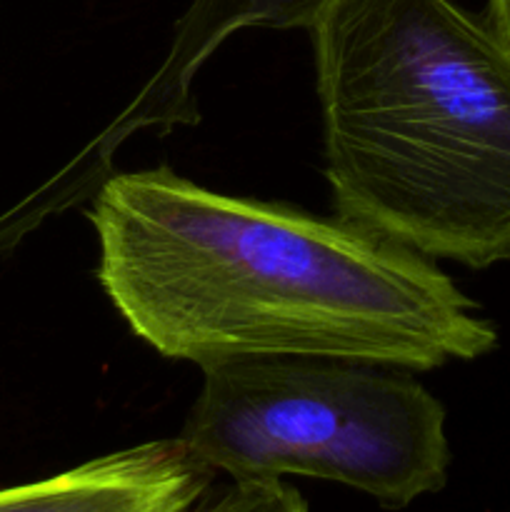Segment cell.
<instances>
[{
    "mask_svg": "<svg viewBox=\"0 0 510 512\" xmlns=\"http://www.w3.org/2000/svg\"><path fill=\"white\" fill-rule=\"evenodd\" d=\"M485 23L493 30L495 38L503 43V48L510 53V0H488V15Z\"/></svg>",
    "mask_w": 510,
    "mask_h": 512,
    "instance_id": "obj_7",
    "label": "cell"
},
{
    "mask_svg": "<svg viewBox=\"0 0 510 512\" xmlns=\"http://www.w3.org/2000/svg\"><path fill=\"white\" fill-rule=\"evenodd\" d=\"M215 470L180 438L150 440L0 490V512H188Z\"/></svg>",
    "mask_w": 510,
    "mask_h": 512,
    "instance_id": "obj_5",
    "label": "cell"
},
{
    "mask_svg": "<svg viewBox=\"0 0 510 512\" xmlns=\"http://www.w3.org/2000/svg\"><path fill=\"white\" fill-rule=\"evenodd\" d=\"M188 512H310L303 495L280 478L233 480L208 490Z\"/></svg>",
    "mask_w": 510,
    "mask_h": 512,
    "instance_id": "obj_6",
    "label": "cell"
},
{
    "mask_svg": "<svg viewBox=\"0 0 510 512\" xmlns=\"http://www.w3.org/2000/svg\"><path fill=\"white\" fill-rule=\"evenodd\" d=\"M88 220L120 318L200 370L335 358L423 373L498 345L433 260L343 218L215 193L158 165L108 175Z\"/></svg>",
    "mask_w": 510,
    "mask_h": 512,
    "instance_id": "obj_1",
    "label": "cell"
},
{
    "mask_svg": "<svg viewBox=\"0 0 510 512\" xmlns=\"http://www.w3.org/2000/svg\"><path fill=\"white\" fill-rule=\"evenodd\" d=\"M338 218L428 260H510V53L450 0H333L310 28Z\"/></svg>",
    "mask_w": 510,
    "mask_h": 512,
    "instance_id": "obj_2",
    "label": "cell"
},
{
    "mask_svg": "<svg viewBox=\"0 0 510 512\" xmlns=\"http://www.w3.org/2000/svg\"><path fill=\"white\" fill-rule=\"evenodd\" d=\"M180 440L233 480L348 485L403 510L448 483L445 408L410 370L335 358L210 365Z\"/></svg>",
    "mask_w": 510,
    "mask_h": 512,
    "instance_id": "obj_3",
    "label": "cell"
},
{
    "mask_svg": "<svg viewBox=\"0 0 510 512\" xmlns=\"http://www.w3.org/2000/svg\"><path fill=\"white\" fill-rule=\"evenodd\" d=\"M333 0H190L175 23L173 45L163 65L143 85L128 108L83 150L58 178L40 188L55 210L83 198L108 178L110 155L135 130L170 133L175 125L198 123V105L190 95L200 65L243 28H313Z\"/></svg>",
    "mask_w": 510,
    "mask_h": 512,
    "instance_id": "obj_4",
    "label": "cell"
}]
</instances>
